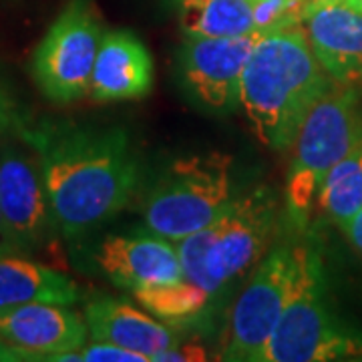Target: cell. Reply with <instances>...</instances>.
<instances>
[{"label":"cell","mask_w":362,"mask_h":362,"mask_svg":"<svg viewBox=\"0 0 362 362\" xmlns=\"http://www.w3.org/2000/svg\"><path fill=\"white\" fill-rule=\"evenodd\" d=\"M23 141L39 159L54 220L69 240L113 220L137 192L139 165L121 127L42 123Z\"/></svg>","instance_id":"6da1fadb"},{"label":"cell","mask_w":362,"mask_h":362,"mask_svg":"<svg viewBox=\"0 0 362 362\" xmlns=\"http://www.w3.org/2000/svg\"><path fill=\"white\" fill-rule=\"evenodd\" d=\"M332 83L316 61L302 25L288 26L259 35L242 77L240 107L262 145L286 151Z\"/></svg>","instance_id":"7a4b0ae2"},{"label":"cell","mask_w":362,"mask_h":362,"mask_svg":"<svg viewBox=\"0 0 362 362\" xmlns=\"http://www.w3.org/2000/svg\"><path fill=\"white\" fill-rule=\"evenodd\" d=\"M276 216L278 202L268 187L233 195L207 228L175 244L185 280L218 294L242 278L266 256Z\"/></svg>","instance_id":"3957f363"},{"label":"cell","mask_w":362,"mask_h":362,"mask_svg":"<svg viewBox=\"0 0 362 362\" xmlns=\"http://www.w3.org/2000/svg\"><path fill=\"white\" fill-rule=\"evenodd\" d=\"M320 252L296 246V278L264 362H328L362 358V334L349 328L328 304Z\"/></svg>","instance_id":"277c9868"},{"label":"cell","mask_w":362,"mask_h":362,"mask_svg":"<svg viewBox=\"0 0 362 362\" xmlns=\"http://www.w3.org/2000/svg\"><path fill=\"white\" fill-rule=\"evenodd\" d=\"M362 141V105L358 85L332 83L310 109L292 145V165L286 183L288 216L306 226L326 173Z\"/></svg>","instance_id":"5b68a950"},{"label":"cell","mask_w":362,"mask_h":362,"mask_svg":"<svg viewBox=\"0 0 362 362\" xmlns=\"http://www.w3.org/2000/svg\"><path fill=\"white\" fill-rule=\"evenodd\" d=\"M233 197V159L220 151L177 157L143 202L147 230L180 242L207 228Z\"/></svg>","instance_id":"8992f818"},{"label":"cell","mask_w":362,"mask_h":362,"mask_svg":"<svg viewBox=\"0 0 362 362\" xmlns=\"http://www.w3.org/2000/svg\"><path fill=\"white\" fill-rule=\"evenodd\" d=\"M103 30L90 0H69L30 61L33 78L47 101L69 105L89 93Z\"/></svg>","instance_id":"52a82bcc"},{"label":"cell","mask_w":362,"mask_h":362,"mask_svg":"<svg viewBox=\"0 0 362 362\" xmlns=\"http://www.w3.org/2000/svg\"><path fill=\"white\" fill-rule=\"evenodd\" d=\"M294 278L296 246L282 244L268 250L233 304L221 350L223 361L264 362L268 342L292 292Z\"/></svg>","instance_id":"ba28073f"},{"label":"cell","mask_w":362,"mask_h":362,"mask_svg":"<svg viewBox=\"0 0 362 362\" xmlns=\"http://www.w3.org/2000/svg\"><path fill=\"white\" fill-rule=\"evenodd\" d=\"M0 211L18 254L42 252L61 233L39 159L13 143L0 147Z\"/></svg>","instance_id":"9c48e42d"},{"label":"cell","mask_w":362,"mask_h":362,"mask_svg":"<svg viewBox=\"0 0 362 362\" xmlns=\"http://www.w3.org/2000/svg\"><path fill=\"white\" fill-rule=\"evenodd\" d=\"M262 33L242 37H185L180 52L181 83L207 111L230 113L240 107L242 77Z\"/></svg>","instance_id":"30bf717a"},{"label":"cell","mask_w":362,"mask_h":362,"mask_svg":"<svg viewBox=\"0 0 362 362\" xmlns=\"http://www.w3.org/2000/svg\"><path fill=\"white\" fill-rule=\"evenodd\" d=\"M95 262L113 284L131 292L185 280L177 247L151 230L107 235Z\"/></svg>","instance_id":"8fae6325"},{"label":"cell","mask_w":362,"mask_h":362,"mask_svg":"<svg viewBox=\"0 0 362 362\" xmlns=\"http://www.w3.org/2000/svg\"><path fill=\"white\" fill-rule=\"evenodd\" d=\"M306 40L328 77L362 83V13L346 0H310L302 21Z\"/></svg>","instance_id":"7c38bea8"},{"label":"cell","mask_w":362,"mask_h":362,"mask_svg":"<svg viewBox=\"0 0 362 362\" xmlns=\"http://www.w3.org/2000/svg\"><path fill=\"white\" fill-rule=\"evenodd\" d=\"M89 326L65 304L37 302L0 312V338L35 354L39 361L81 350L87 344Z\"/></svg>","instance_id":"4fadbf2b"},{"label":"cell","mask_w":362,"mask_h":362,"mask_svg":"<svg viewBox=\"0 0 362 362\" xmlns=\"http://www.w3.org/2000/svg\"><path fill=\"white\" fill-rule=\"evenodd\" d=\"M153 85V59L133 30L105 33L93 75L89 95L97 103H119L143 99Z\"/></svg>","instance_id":"5bb4252c"},{"label":"cell","mask_w":362,"mask_h":362,"mask_svg":"<svg viewBox=\"0 0 362 362\" xmlns=\"http://www.w3.org/2000/svg\"><path fill=\"white\" fill-rule=\"evenodd\" d=\"M85 322L95 340L111 342L149 356L177 342L175 334L161 320L135 308L123 298L101 296L85 306Z\"/></svg>","instance_id":"9a60e30c"},{"label":"cell","mask_w":362,"mask_h":362,"mask_svg":"<svg viewBox=\"0 0 362 362\" xmlns=\"http://www.w3.org/2000/svg\"><path fill=\"white\" fill-rule=\"evenodd\" d=\"M78 298L77 282L63 272L23 254L0 256V312L37 302L71 306Z\"/></svg>","instance_id":"2e32d148"},{"label":"cell","mask_w":362,"mask_h":362,"mask_svg":"<svg viewBox=\"0 0 362 362\" xmlns=\"http://www.w3.org/2000/svg\"><path fill=\"white\" fill-rule=\"evenodd\" d=\"M181 30L185 37H242L256 33L250 0H181Z\"/></svg>","instance_id":"e0dca14e"},{"label":"cell","mask_w":362,"mask_h":362,"mask_svg":"<svg viewBox=\"0 0 362 362\" xmlns=\"http://www.w3.org/2000/svg\"><path fill=\"white\" fill-rule=\"evenodd\" d=\"M316 204L328 220L346 232L362 209V141L326 173Z\"/></svg>","instance_id":"ac0fdd59"},{"label":"cell","mask_w":362,"mask_h":362,"mask_svg":"<svg viewBox=\"0 0 362 362\" xmlns=\"http://www.w3.org/2000/svg\"><path fill=\"white\" fill-rule=\"evenodd\" d=\"M133 296L143 306V310L153 314L161 322H181L194 318L209 302V292L195 286L189 280H180L171 284L147 286L133 290Z\"/></svg>","instance_id":"d6986e66"},{"label":"cell","mask_w":362,"mask_h":362,"mask_svg":"<svg viewBox=\"0 0 362 362\" xmlns=\"http://www.w3.org/2000/svg\"><path fill=\"white\" fill-rule=\"evenodd\" d=\"M310 0H256L254 6V28L256 33H272L288 26H300Z\"/></svg>","instance_id":"ffe728a7"},{"label":"cell","mask_w":362,"mask_h":362,"mask_svg":"<svg viewBox=\"0 0 362 362\" xmlns=\"http://www.w3.org/2000/svg\"><path fill=\"white\" fill-rule=\"evenodd\" d=\"M33 127L30 119L16 101L13 90L0 78V139L4 137H18L23 139L25 133Z\"/></svg>","instance_id":"44dd1931"},{"label":"cell","mask_w":362,"mask_h":362,"mask_svg":"<svg viewBox=\"0 0 362 362\" xmlns=\"http://www.w3.org/2000/svg\"><path fill=\"white\" fill-rule=\"evenodd\" d=\"M81 358L83 362H151V358L145 354L117 346L111 342H103V340H95L89 346L85 344L81 349Z\"/></svg>","instance_id":"7402d4cb"},{"label":"cell","mask_w":362,"mask_h":362,"mask_svg":"<svg viewBox=\"0 0 362 362\" xmlns=\"http://www.w3.org/2000/svg\"><path fill=\"white\" fill-rule=\"evenodd\" d=\"M206 350L195 346V344H183L180 346L177 342L169 349L157 352L153 356V362H187V361H206Z\"/></svg>","instance_id":"603a6c76"},{"label":"cell","mask_w":362,"mask_h":362,"mask_svg":"<svg viewBox=\"0 0 362 362\" xmlns=\"http://www.w3.org/2000/svg\"><path fill=\"white\" fill-rule=\"evenodd\" d=\"M39 358L26 350L14 346L11 342H6L4 338H0V362H37Z\"/></svg>","instance_id":"cb8c5ba5"},{"label":"cell","mask_w":362,"mask_h":362,"mask_svg":"<svg viewBox=\"0 0 362 362\" xmlns=\"http://www.w3.org/2000/svg\"><path fill=\"white\" fill-rule=\"evenodd\" d=\"M346 235L350 238L352 246L362 254V209L354 216V220L350 221V226L346 228Z\"/></svg>","instance_id":"d4e9b609"},{"label":"cell","mask_w":362,"mask_h":362,"mask_svg":"<svg viewBox=\"0 0 362 362\" xmlns=\"http://www.w3.org/2000/svg\"><path fill=\"white\" fill-rule=\"evenodd\" d=\"M6 254H18L14 250L13 242L6 233V228H4V220H2V211H0V256H6Z\"/></svg>","instance_id":"484cf974"},{"label":"cell","mask_w":362,"mask_h":362,"mask_svg":"<svg viewBox=\"0 0 362 362\" xmlns=\"http://www.w3.org/2000/svg\"><path fill=\"white\" fill-rule=\"evenodd\" d=\"M346 2H349L350 6L358 8V11H361V13H362V0H346Z\"/></svg>","instance_id":"4316f807"},{"label":"cell","mask_w":362,"mask_h":362,"mask_svg":"<svg viewBox=\"0 0 362 362\" xmlns=\"http://www.w3.org/2000/svg\"><path fill=\"white\" fill-rule=\"evenodd\" d=\"M250 2H256V0H250Z\"/></svg>","instance_id":"83f0119b"},{"label":"cell","mask_w":362,"mask_h":362,"mask_svg":"<svg viewBox=\"0 0 362 362\" xmlns=\"http://www.w3.org/2000/svg\"><path fill=\"white\" fill-rule=\"evenodd\" d=\"M180 2H181V0H180Z\"/></svg>","instance_id":"f1b7e54d"}]
</instances>
